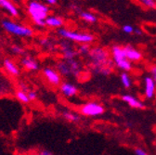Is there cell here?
<instances>
[{"instance_id":"4","label":"cell","mask_w":156,"mask_h":155,"mask_svg":"<svg viewBox=\"0 0 156 155\" xmlns=\"http://www.w3.org/2000/svg\"><path fill=\"white\" fill-rule=\"evenodd\" d=\"M58 33L60 36L62 38H65L67 40L73 41L76 43H80V44H91L94 42L95 37L94 35L87 33H77L74 31H70L64 28H60L58 31Z\"/></svg>"},{"instance_id":"25","label":"cell","mask_w":156,"mask_h":155,"mask_svg":"<svg viewBox=\"0 0 156 155\" xmlns=\"http://www.w3.org/2000/svg\"><path fill=\"white\" fill-rule=\"evenodd\" d=\"M123 32L126 33H134V27L130 24H126L123 26Z\"/></svg>"},{"instance_id":"20","label":"cell","mask_w":156,"mask_h":155,"mask_svg":"<svg viewBox=\"0 0 156 155\" xmlns=\"http://www.w3.org/2000/svg\"><path fill=\"white\" fill-rule=\"evenodd\" d=\"M15 96H16V99L19 101H21V102H23L24 104H27V103H29L31 101L30 99H29V97H28V93H26V91H23L22 89L18 90L15 93Z\"/></svg>"},{"instance_id":"23","label":"cell","mask_w":156,"mask_h":155,"mask_svg":"<svg viewBox=\"0 0 156 155\" xmlns=\"http://www.w3.org/2000/svg\"><path fill=\"white\" fill-rule=\"evenodd\" d=\"M139 3H140L143 7L150 9H156V1L155 0H136Z\"/></svg>"},{"instance_id":"12","label":"cell","mask_w":156,"mask_h":155,"mask_svg":"<svg viewBox=\"0 0 156 155\" xmlns=\"http://www.w3.org/2000/svg\"><path fill=\"white\" fill-rule=\"evenodd\" d=\"M60 88H61V92L62 93V95L64 97H66V98H72V97H74L78 92L76 86H74L73 84H71L70 82L62 83L60 85Z\"/></svg>"},{"instance_id":"1","label":"cell","mask_w":156,"mask_h":155,"mask_svg":"<svg viewBox=\"0 0 156 155\" xmlns=\"http://www.w3.org/2000/svg\"><path fill=\"white\" fill-rule=\"evenodd\" d=\"M88 58L91 62L90 67L94 72L100 73L101 70L107 64L113 62L110 60V53L102 47H94L90 48Z\"/></svg>"},{"instance_id":"22","label":"cell","mask_w":156,"mask_h":155,"mask_svg":"<svg viewBox=\"0 0 156 155\" xmlns=\"http://www.w3.org/2000/svg\"><path fill=\"white\" fill-rule=\"evenodd\" d=\"M62 116L64 117L65 120L69 121V122H78L80 120V117H79V115L74 113V112H72V111H64L62 112Z\"/></svg>"},{"instance_id":"13","label":"cell","mask_w":156,"mask_h":155,"mask_svg":"<svg viewBox=\"0 0 156 155\" xmlns=\"http://www.w3.org/2000/svg\"><path fill=\"white\" fill-rule=\"evenodd\" d=\"M0 8H2L4 10L9 12L13 17L19 16V10L15 7V5L12 4L10 0H0Z\"/></svg>"},{"instance_id":"3","label":"cell","mask_w":156,"mask_h":155,"mask_svg":"<svg viewBox=\"0 0 156 155\" xmlns=\"http://www.w3.org/2000/svg\"><path fill=\"white\" fill-rule=\"evenodd\" d=\"M111 55L114 65L123 72H130L132 70V62L126 56L124 47L113 46L111 48Z\"/></svg>"},{"instance_id":"31","label":"cell","mask_w":156,"mask_h":155,"mask_svg":"<svg viewBox=\"0 0 156 155\" xmlns=\"http://www.w3.org/2000/svg\"><path fill=\"white\" fill-rule=\"evenodd\" d=\"M134 33L138 36H140V35H142L143 33H142L141 29H140V28H134Z\"/></svg>"},{"instance_id":"28","label":"cell","mask_w":156,"mask_h":155,"mask_svg":"<svg viewBox=\"0 0 156 155\" xmlns=\"http://www.w3.org/2000/svg\"><path fill=\"white\" fill-rule=\"evenodd\" d=\"M28 97H29V99H30L31 101H34V100H35L36 98H37V94H36L35 91L31 90V91L28 92Z\"/></svg>"},{"instance_id":"32","label":"cell","mask_w":156,"mask_h":155,"mask_svg":"<svg viewBox=\"0 0 156 155\" xmlns=\"http://www.w3.org/2000/svg\"><path fill=\"white\" fill-rule=\"evenodd\" d=\"M45 1L49 5H55V4H57L58 0H45Z\"/></svg>"},{"instance_id":"6","label":"cell","mask_w":156,"mask_h":155,"mask_svg":"<svg viewBox=\"0 0 156 155\" xmlns=\"http://www.w3.org/2000/svg\"><path fill=\"white\" fill-rule=\"evenodd\" d=\"M104 108L101 104L95 102V101H90L84 103L80 107V112L85 115L88 116V117H96V116H100L104 113Z\"/></svg>"},{"instance_id":"5","label":"cell","mask_w":156,"mask_h":155,"mask_svg":"<svg viewBox=\"0 0 156 155\" xmlns=\"http://www.w3.org/2000/svg\"><path fill=\"white\" fill-rule=\"evenodd\" d=\"M2 26L8 33L17 36L31 37L34 34V31L31 28L24 25H21L9 20H4L2 22Z\"/></svg>"},{"instance_id":"19","label":"cell","mask_w":156,"mask_h":155,"mask_svg":"<svg viewBox=\"0 0 156 155\" xmlns=\"http://www.w3.org/2000/svg\"><path fill=\"white\" fill-rule=\"evenodd\" d=\"M79 17L84 20L86 23H96L98 22V18L91 12H87V11H79Z\"/></svg>"},{"instance_id":"14","label":"cell","mask_w":156,"mask_h":155,"mask_svg":"<svg viewBox=\"0 0 156 155\" xmlns=\"http://www.w3.org/2000/svg\"><path fill=\"white\" fill-rule=\"evenodd\" d=\"M22 64L26 70H29V71H36L39 68V64L36 62V60L29 56L23 58L22 61Z\"/></svg>"},{"instance_id":"29","label":"cell","mask_w":156,"mask_h":155,"mask_svg":"<svg viewBox=\"0 0 156 155\" xmlns=\"http://www.w3.org/2000/svg\"><path fill=\"white\" fill-rule=\"evenodd\" d=\"M135 154H136V155H149L144 150L140 149V148H138V149H136V150H135Z\"/></svg>"},{"instance_id":"18","label":"cell","mask_w":156,"mask_h":155,"mask_svg":"<svg viewBox=\"0 0 156 155\" xmlns=\"http://www.w3.org/2000/svg\"><path fill=\"white\" fill-rule=\"evenodd\" d=\"M69 65H70V68H71V71H72V75L73 76H78L81 72H82V66L80 64L79 62H77L76 60L73 59V60H68L67 61Z\"/></svg>"},{"instance_id":"15","label":"cell","mask_w":156,"mask_h":155,"mask_svg":"<svg viewBox=\"0 0 156 155\" xmlns=\"http://www.w3.org/2000/svg\"><path fill=\"white\" fill-rule=\"evenodd\" d=\"M57 69H58V72H60V74L64 76V77L72 75V71H71L70 65H69V63H68V62L66 60L58 62L57 63Z\"/></svg>"},{"instance_id":"27","label":"cell","mask_w":156,"mask_h":155,"mask_svg":"<svg viewBox=\"0 0 156 155\" xmlns=\"http://www.w3.org/2000/svg\"><path fill=\"white\" fill-rule=\"evenodd\" d=\"M150 73H151V76L152 77V79L154 80V82L156 83V65H153L151 67Z\"/></svg>"},{"instance_id":"30","label":"cell","mask_w":156,"mask_h":155,"mask_svg":"<svg viewBox=\"0 0 156 155\" xmlns=\"http://www.w3.org/2000/svg\"><path fill=\"white\" fill-rule=\"evenodd\" d=\"M38 155H53L52 152H50L49 150H42L39 151Z\"/></svg>"},{"instance_id":"11","label":"cell","mask_w":156,"mask_h":155,"mask_svg":"<svg viewBox=\"0 0 156 155\" xmlns=\"http://www.w3.org/2000/svg\"><path fill=\"white\" fill-rule=\"evenodd\" d=\"M61 50H62V53L63 55V58L64 60L68 61V60H73L76 57V55L78 54L77 53V50H75L70 43L68 42H62L61 44Z\"/></svg>"},{"instance_id":"10","label":"cell","mask_w":156,"mask_h":155,"mask_svg":"<svg viewBox=\"0 0 156 155\" xmlns=\"http://www.w3.org/2000/svg\"><path fill=\"white\" fill-rule=\"evenodd\" d=\"M122 100L126 103L129 107L134 108V109H143L145 107L144 103L140 100H139L135 96L130 95V94H126L121 97Z\"/></svg>"},{"instance_id":"21","label":"cell","mask_w":156,"mask_h":155,"mask_svg":"<svg viewBox=\"0 0 156 155\" xmlns=\"http://www.w3.org/2000/svg\"><path fill=\"white\" fill-rule=\"evenodd\" d=\"M120 79H121V83L123 85V86L125 88H130L132 86V80L131 77L129 76L127 72H123L120 75Z\"/></svg>"},{"instance_id":"26","label":"cell","mask_w":156,"mask_h":155,"mask_svg":"<svg viewBox=\"0 0 156 155\" xmlns=\"http://www.w3.org/2000/svg\"><path fill=\"white\" fill-rule=\"evenodd\" d=\"M12 51H13L14 54H17V55H22L24 52V50L21 47H19L17 45H15V46L12 47Z\"/></svg>"},{"instance_id":"17","label":"cell","mask_w":156,"mask_h":155,"mask_svg":"<svg viewBox=\"0 0 156 155\" xmlns=\"http://www.w3.org/2000/svg\"><path fill=\"white\" fill-rule=\"evenodd\" d=\"M46 25L52 28H61L63 25L62 19L55 17V16H48L46 19Z\"/></svg>"},{"instance_id":"24","label":"cell","mask_w":156,"mask_h":155,"mask_svg":"<svg viewBox=\"0 0 156 155\" xmlns=\"http://www.w3.org/2000/svg\"><path fill=\"white\" fill-rule=\"evenodd\" d=\"M90 47L89 44H82L81 46L78 47L77 48V53L82 56H88L89 51H90Z\"/></svg>"},{"instance_id":"33","label":"cell","mask_w":156,"mask_h":155,"mask_svg":"<svg viewBox=\"0 0 156 155\" xmlns=\"http://www.w3.org/2000/svg\"><path fill=\"white\" fill-rule=\"evenodd\" d=\"M155 1H156V0H155Z\"/></svg>"},{"instance_id":"2","label":"cell","mask_w":156,"mask_h":155,"mask_svg":"<svg viewBox=\"0 0 156 155\" xmlns=\"http://www.w3.org/2000/svg\"><path fill=\"white\" fill-rule=\"evenodd\" d=\"M27 10L33 22L36 25H46V19L49 13V9L47 5L38 1H30L27 7Z\"/></svg>"},{"instance_id":"16","label":"cell","mask_w":156,"mask_h":155,"mask_svg":"<svg viewBox=\"0 0 156 155\" xmlns=\"http://www.w3.org/2000/svg\"><path fill=\"white\" fill-rule=\"evenodd\" d=\"M4 68L9 74L13 76H18L20 74V70L18 66L9 59H6L4 61Z\"/></svg>"},{"instance_id":"9","label":"cell","mask_w":156,"mask_h":155,"mask_svg":"<svg viewBox=\"0 0 156 155\" xmlns=\"http://www.w3.org/2000/svg\"><path fill=\"white\" fill-rule=\"evenodd\" d=\"M124 48L126 58L131 62H138L142 60V53L139 49L135 48L132 46H126Z\"/></svg>"},{"instance_id":"7","label":"cell","mask_w":156,"mask_h":155,"mask_svg":"<svg viewBox=\"0 0 156 155\" xmlns=\"http://www.w3.org/2000/svg\"><path fill=\"white\" fill-rule=\"evenodd\" d=\"M43 73L47 80L53 86H60L62 84V78L60 72H58L50 67H47L43 70Z\"/></svg>"},{"instance_id":"8","label":"cell","mask_w":156,"mask_h":155,"mask_svg":"<svg viewBox=\"0 0 156 155\" xmlns=\"http://www.w3.org/2000/svg\"><path fill=\"white\" fill-rule=\"evenodd\" d=\"M156 92V83L151 75H148L144 78V93L148 100H152Z\"/></svg>"}]
</instances>
